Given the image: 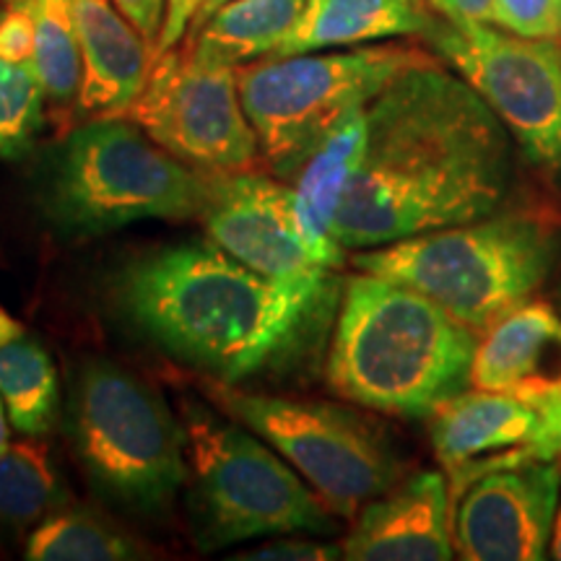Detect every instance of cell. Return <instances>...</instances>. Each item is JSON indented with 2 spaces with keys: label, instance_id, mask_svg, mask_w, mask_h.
<instances>
[{
  "label": "cell",
  "instance_id": "1",
  "mask_svg": "<svg viewBox=\"0 0 561 561\" xmlns=\"http://www.w3.org/2000/svg\"><path fill=\"white\" fill-rule=\"evenodd\" d=\"M512 157L510 130L462 76L439 60L405 70L369 102L333 240L371 250L483 219L507 198Z\"/></svg>",
  "mask_w": 561,
  "mask_h": 561
},
{
  "label": "cell",
  "instance_id": "2",
  "mask_svg": "<svg viewBox=\"0 0 561 561\" xmlns=\"http://www.w3.org/2000/svg\"><path fill=\"white\" fill-rule=\"evenodd\" d=\"M335 297L339 284H276L210 240L146 252L115 278L117 307L140 333L231 385L307 346Z\"/></svg>",
  "mask_w": 561,
  "mask_h": 561
},
{
  "label": "cell",
  "instance_id": "3",
  "mask_svg": "<svg viewBox=\"0 0 561 561\" xmlns=\"http://www.w3.org/2000/svg\"><path fill=\"white\" fill-rule=\"evenodd\" d=\"M479 333L437 301L362 273L346 280L328 351L333 392L390 416H432L471 385Z\"/></svg>",
  "mask_w": 561,
  "mask_h": 561
},
{
  "label": "cell",
  "instance_id": "4",
  "mask_svg": "<svg viewBox=\"0 0 561 561\" xmlns=\"http://www.w3.org/2000/svg\"><path fill=\"white\" fill-rule=\"evenodd\" d=\"M559 261V216L520 208L364 250L354 265L411 286L481 335L512 307L533 299Z\"/></svg>",
  "mask_w": 561,
  "mask_h": 561
},
{
  "label": "cell",
  "instance_id": "5",
  "mask_svg": "<svg viewBox=\"0 0 561 561\" xmlns=\"http://www.w3.org/2000/svg\"><path fill=\"white\" fill-rule=\"evenodd\" d=\"M206 193L208 174L123 115L62 133L47 157L39 206L66 234L94 237L146 219H198Z\"/></svg>",
  "mask_w": 561,
  "mask_h": 561
},
{
  "label": "cell",
  "instance_id": "6",
  "mask_svg": "<svg viewBox=\"0 0 561 561\" xmlns=\"http://www.w3.org/2000/svg\"><path fill=\"white\" fill-rule=\"evenodd\" d=\"M195 543L203 551L335 530L333 512L268 442L208 405L182 409Z\"/></svg>",
  "mask_w": 561,
  "mask_h": 561
},
{
  "label": "cell",
  "instance_id": "7",
  "mask_svg": "<svg viewBox=\"0 0 561 561\" xmlns=\"http://www.w3.org/2000/svg\"><path fill=\"white\" fill-rule=\"evenodd\" d=\"M437 60L409 45L305 53L237 66V83L261 146V164L278 180L297 178L320 140L348 112L369 107L405 70Z\"/></svg>",
  "mask_w": 561,
  "mask_h": 561
},
{
  "label": "cell",
  "instance_id": "8",
  "mask_svg": "<svg viewBox=\"0 0 561 561\" xmlns=\"http://www.w3.org/2000/svg\"><path fill=\"white\" fill-rule=\"evenodd\" d=\"M70 434L91 483L125 510L159 515L187 486L185 424L121 364L89 362L79 371Z\"/></svg>",
  "mask_w": 561,
  "mask_h": 561
},
{
  "label": "cell",
  "instance_id": "9",
  "mask_svg": "<svg viewBox=\"0 0 561 561\" xmlns=\"http://www.w3.org/2000/svg\"><path fill=\"white\" fill-rule=\"evenodd\" d=\"M208 401L276 450L333 515L354 520L396 486L403 466L371 421L341 405L242 390L206 377Z\"/></svg>",
  "mask_w": 561,
  "mask_h": 561
},
{
  "label": "cell",
  "instance_id": "10",
  "mask_svg": "<svg viewBox=\"0 0 561 561\" xmlns=\"http://www.w3.org/2000/svg\"><path fill=\"white\" fill-rule=\"evenodd\" d=\"M424 37L479 94L538 170L561 180V45L481 21L430 19Z\"/></svg>",
  "mask_w": 561,
  "mask_h": 561
},
{
  "label": "cell",
  "instance_id": "11",
  "mask_svg": "<svg viewBox=\"0 0 561 561\" xmlns=\"http://www.w3.org/2000/svg\"><path fill=\"white\" fill-rule=\"evenodd\" d=\"M125 117L164 151L203 174L261 170V146L244 112L237 68L185 45L159 53Z\"/></svg>",
  "mask_w": 561,
  "mask_h": 561
},
{
  "label": "cell",
  "instance_id": "12",
  "mask_svg": "<svg viewBox=\"0 0 561 561\" xmlns=\"http://www.w3.org/2000/svg\"><path fill=\"white\" fill-rule=\"evenodd\" d=\"M198 221L208 240L261 276L284 286H335L333 268L307 248L291 182L261 170L208 174Z\"/></svg>",
  "mask_w": 561,
  "mask_h": 561
},
{
  "label": "cell",
  "instance_id": "13",
  "mask_svg": "<svg viewBox=\"0 0 561 561\" xmlns=\"http://www.w3.org/2000/svg\"><path fill=\"white\" fill-rule=\"evenodd\" d=\"M561 496L557 460L491 471L453 500V541L466 561L546 559Z\"/></svg>",
  "mask_w": 561,
  "mask_h": 561
},
{
  "label": "cell",
  "instance_id": "14",
  "mask_svg": "<svg viewBox=\"0 0 561 561\" xmlns=\"http://www.w3.org/2000/svg\"><path fill=\"white\" fill-rule=\"evenodd\" d=\"M434 455L450 476V496L468 483L528 460H557L541 409L502 392H458L430 416Z\"/></svg>",
  "mask_w": 561,
  "mask_h": 561
},
{
  "label": "cell",
  "instance_id": "15",
  "mask_svg": "<svg viewBox=\"0 0 561 561\" xmlns=\"http://www.w3.org/2000/svg\"><path fill=\"white\" fill-rule=\"evenodd\" d=\"M351 561H447L455 557L450 483L424 471L375 496L356 512L341 543Z\"/></svg>",
  "mask_w": 561,
  "mask_h": 561
},
{
  "label": "cell",
  "instance_id": "16",
  "mask_svg": "<svg viewBox=\"0 0 561 561\" xmlns=\"http://www.w3.org/2000/svg\"><path fill=\"white\" fill-rule=\"evenodd\" d=\"M476 390L541 405L561 390V312L525 299L479 335L471 364Z\"/></svg>",
  "mask_w": 561,
  "mask_h": 561
},
{
  "label": "cell",
  "instance_id": "17",
  "mask_svg": "<svg viewBox=\"0 0 561 561\" xmlns=\"http://www.w3.org/2000/svg\"><path fill=\"white\" fill-rule=\"evenodd\" d=\"M83 81L76 125L123 117L146 87L153 50L112 0H70Z\"/></svg>",
  "mask_w": 561,
  "mask_h": 561
},
{
  "label": "cell",
  "instance_id": "18",
  "mask_svg": "<svg viewBox=\"0 0 561 561\" xmlns=\"http://www.w3.org/2000/svg\"><path fill=\"white\" fill-rule=\"evenodd\" d=\"M364 140H367V107L348 112L335 128L320 140L312 157L301 164L291 180L294 208L307 248L328 268H339L343 248L333 240L335 216L343 195L359 170Z\"/></svg>",
  "mask_w": 561,
  "mask_h": 561
},
{
  "label": "cell",
  "instance_id": "19",
  "mask_svg": "<svg viewBox=\"0 0 561 561\" xmlns=\"http://www.w3.org/2000/svg\"><path fill=\"white\" fill-rule=\"evenodd\" d=\"M47 117L30 13L19 0H0V159L26 157Z\"/></svg>",
  "mask_w": 561,
  "mask_h": 561
},
{
  "label": "cell",
  "instance_id": "20",
  "mask_svg": "<svg viewBox=\"0 0 561 561\" xmlns=\"http://www.w3.org/2000/svg\"><path fill=\"white\" fill-rule=\"evenodd\" d=\"M430 19L405 0H307L299 24L271 58L424 34Z\"/></svg>",
  "mask_w": 561,
  "mask_h": 561
},
{
  "label": "cell",
  "instance_id": "21",
  "mask_svg": "<svg viewBox=\"0 0 561 561\" xmlns=\"http://www.w3.org/2000/svg\"><path fill=\"white\" fill-rule=\"evenodd\" d=\"M305 5L307 0H229L187 32L182 45L203 60L234 68L271 58L289 39Z\"/></svg>",
  "mask_w": 561,
  "mask_h": 561
},
{
  "label": "cell",
  "instance_id": "22",
  "mask_svg": "<svg viewBox=\"0 0 561 561\" xmlns=\"http://www.w3.org/2000/svg\"><path fill=\"white\" fill-rule=\"evenodd\" d=\"M34 26V58L45 83L47 115L66 133L76 125L83 62L70 0H19Z\"/></svg>",
  "mask_w": 561,
  "mask_h": 561
},
{
  "label": "cell",
  "instance_id": "23",
  "mask_svg": "<svg viewBox=\"0 0 561 561\" xmlns=\"http://www.w3.org/2000/svg\"><path fill=\"white\" fill-rule=\"evenodd\" d=\"M32 561H133L153 557L151 546L100 512L55 510L26 538Z\"/></svg>",
  "mask_w": 561,
  "mask_h": 561
},
{
  "label": "cell",
  "instance_id": "24",
  "mask_svg": "<svg viewBox=\"0 0 561 561\" xmlns=\"http://www.w3.org/2000/svg\"><path fill=\"white\" fill-rule=\"evenodd\" d=\"M0 401L11 426L24 437L53 430L60 401L58 371L37 341L21 335L0 348Z\"/></svg>",
  "mask_w": 561,
  "mask_h": 561
},
{
  "label": "cell",
  "instance_id": "25",
  "mask_svg": "<svg viewBox=\"0 0 561 561\" xmlns=\"http://www.w3.org/2000/svg\"><path fill=\"white\" fill-rule=\"evenodd\" d=\"M66 491L45 442L30 439L0 453V528H34L60 510Z\"/></svg>",
  "mask_w": 561,
  "mask_h": 561
},
{
  "label": "cell",
  "instance_id": "26",
  "mask_svg": "<svg viewBox=\"0 0 561 561\" xmlns=\"http://www.w3.org/2000/svg\"><path fill=\"white\" fill-rule=\"evenodd\" d=\"M491 24L520 37H561V0H494Z\"/></svg>",
  "mask_w": 561,
  "mask_h": 561
},
{
  "label": "cell",
  "instance_id": "27",
  "mask_svg": "<svg viewBox=\"0 0 561 561\" xmlns=\"http://www.w3.org/2000/svg\"><path fill=\"white\" fill-rule=\"evenodd\" d=\"M343 549L335 543H320L310 538H284L273 536V541L257 546V549L237 553L242 561H333L341 559Z\"/></svg>",
  "mask_w": 561,
  "mask_h": 561
},
{
  "label": "cell",
  "instance_id": "28",
  "mask_svg": "<svg viewBox=\"0 0 561 561\" xmlns=\"http://www.w3.org/2000/svg\"><path fill=\"white\" fill-rule=\"evenodd\" d=\"M112 3L144 34V39L149 42L153 55H157L161 30H164L167 19V0H112Z\"/></svg>",
  "mask_w": 561,
  "mask_h": 561
},
{
  "label": "cell",
  "instance_id": "29",
  "mask_svg": "<svg viewBox=\"0 0 561 561\" xmlns=\"http://www.w3.org/2000/svg\"><path fill=\"white\" fill-rule=\"evenodd\" d=\"M203 3H206V0H167V19L164 30H161L157 55L172 50V47H178L180 42L187 37V32H191L193 21L198 16ZM157 55H153V58H157Z\"/></svg>",
  "mask_w": 561,
  "mask_h": 561
},
{
  "label": "cell",
  "instance_id": "30",
  "mask_svg": "<svg viewBox=\"0 0 561 561\" xmlns=\"http://www.w3.org/2000/svg\"><path fill=\"white\" fill-rule=\"evenodd\" d=\"M434 11L453 21H481V24H491V19H494V0H437Z\"/></svg>",
  "mask_w": 561,
  "mask_h": 561
},
{
  "label": "cell",
  "instance_id": "31",
  "mask_svg": "<svg viewBox=\"0 0 561 561\" xmlns=\"http://www.w3.org/2000/svg\"><path fill=\"white\" fill-rule=\"evenodd\" d=\"M538 409H541V416H543L546 439H549L553 458L559 460L561 458V390L553 392L549 401H543Z\"/></svg>",
  "mask_w": 561,
  "mask_h": 561
},
{
  "label": "cell",
  "instance_id": "32",
  "mask_svg": "<svg viewBox=\"0 0 561 561\" xmlns=\"http://www.w3.org/2000/svg\"><path fill=\"white\" fill-rule=\"evenodd\" d=\"M21 335H24V328H21V322L16 318H11V314L5 312L3 307H0V348H3L5 343L21 339Z\"/></svg>",
  "mask_w": 561,
  "mask_h": 561
},
{
  "label": "cell",
  "instance_id": "33",
  "mask_svg": "<svg viewBox=\"0 0 561 561\" xmlns=\"http://www.w3.org/2000/svg\"><path fill=\"white\" fill-rule=\"evenodd\" d=\"M549 551H551V559H559L561 561V504H559V512H557V523H553Z\"/></svg>",
  "mask_w": 561,
  "mask_h": 561
},
{
  "label": "cell",
  "instance_id": "34",
  "mask_svg": "<svg viewBox=\"0 0 561 561\" xmlns=\"http://www.w3.org/2000/svg\"><path fill=\"white\" fill-rule=\"evenodd\" d=\"M224 3H229V0H206V3H203V5H201L198 16H195V21H193V26H191V30H195V26H201V24H203V21H206V19H208V16H210V13H214V11H219Z\"/></svg>",
  "mask_w": 561,
  "mask_h": 561
},
{
  "label": "cell",
  "instance_id": "35",
  "mask_svg": "<svg viewBox=\"0 0 561 561\" xmlns=\"http://www.w3.org/2000/svg\"><path fill=\"white\" fill-rule=\"evenodd\" d=\"M9 426H11L9 413H5V405H3V401H0V453H3L5 447L11 445V442H9Z\"/></svg>",
  "mask_w": 561,
  "mask_h": 561
},
{
  "label": "cell",
  "instance_id": "36",
  "mask_svg": "<svg viewBox=\"0 0 561 561\" xmlns=\"http://www.w3.org/2000/svg\"><path fill=\"white\" fill-rule=\"evenodd\" d=\"M557 297H559V312H561V284H559V289H557Z\"/></svg>",
  "mask_w": 561,
  "mask_h": 561
},
{
  "label": "cell",
  "instance_id": "37",
  "mask_svg": "<svg viewBox=\"0 0 561 561\" xmlns=\"http://www.w3.org/2000/svg\"><path fill=\"white\" fill-rule=\"evenodd\" d=\"M426 3H430V5H432V9H434V3H437V0H426Z\"/></svg>",
  "mask_w": 561,
  "mask_h": 561
},
{
  "label": "cell",
  "instance_id": "38",
  "mask_svg": "<svg viewBox=\"0 0 561 561\" xmlns=\"http://www.w3.org/2000/svg\"><path fill=\"white\" fill-rule=\"evenodd\" d=\"M405 3H416L419 5V0H405Z\"/></svg>",
  "mask_w": 561,
  "mask_h": 561
}]
</instances>
